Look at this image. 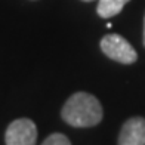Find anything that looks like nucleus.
<instances>
[{"label":"nucleus","mask_w":145,"mask_h":145,"mask_svg":"<svg viewBox=\"0 0 145 145\" xmlns=\"http://www.w3.org/2000/svg\"><path fill=\"white\" fill-rule=\"evenodd\" d=\"M104 111L98 98L88 92L72 93L61 110V117L72 127H92L102 120Z\"/></svg>","instance_id":"obj_1"},{"label":"nucleus","mask_w":145,"mask_h":145,"mask_svg":"<svg viewBox=\"0 0 145 145\" xmlns=\"http://www.w3.org/2000/svg\"><path fill=\"white\" fill-rule=\"evenodd\" d=\"M101 50L110 59L120 64H133L138 54L126 39L120 34H107L101 39Z\"/></svg>","instance_id":"obj_2"},{"label":"nucleus","mask_w":145,"mask_h":145,"mask_svg":"<svg viewBox=\"0 0 145 145\" xmlns=\"http://www.w3.org/2000/svg\"><path fill=\"white\" fill-rule=\"evenodd\" d=\"M36 141L37 126L30 118H16L6 129V145H36Z\"/></svg>","instance_id":"obj_3"},{"label":"nucleus","mask_w":145,"mask_h":145,"mask_svg":"<svg viewBox=\"0 0 145 145\" xmlns=\"http://www.w3.org/2000/svg\"><path fill=\"white\" fill-rule=\"evenodd\" d=\"M117 145H145V118H129L121 126Z\"/></svg>","instance_id":"obj_4"},{"label":"nucleus","mask_w":145,"mask_h":145,"mask_svg":"<svg viewBox=\"0 0 145 145\" xmlns=\"http://www.w3.org/2000/svg\"><path fill=\"white\" fill-rule=\"evenodd\" d=\"M129 2L130 0H99L96 6V12L101 18L110 19L120 14Z\"/></svg>","instance_id":"obj_5"},{"label":"nucleus","mask_w":145,"mask_h":145,"mask_svg":"<svg viewBox=\"0 0 145 145\" xmlns=\"http://www.w3.org/2000/svg\"><path fill=\"white\" fill-rule=\"evenodd\" d=\"M42 145H71L70 139L62 133H52L44 139Z\"/></svg>","instance_id":"obj_6"},{"label":"nucleus","mask_w":145,"mask_h":145,"mask_svg":"<svg viewBox=\"0 0 145 145\" xmlns=\"http://www.w3.org/2000/svg\"><path fill=\"white\" fill-rule=\"evenodd\" d=\"M142 43L145 46V16H144V34H142Z\"/></svg>","instance_id":"obj_7"},{"label":"nucleus","mask_w":145,"mask_h":145,"mask_svg":"<svg viewBox=\"0 0 145 145\" xmlns=\"http://www.w3.org/2000/svg\"><path fill=\"white\" fill-rule=\"evenodd\" d=\"M82 2H93V0H82Z\"/></svg>","instance_id":"obj_8"}]
</instances>
